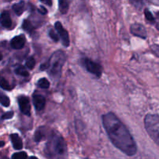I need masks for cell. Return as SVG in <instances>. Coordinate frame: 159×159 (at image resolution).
I'll return each instance as SVG.
<instances>
[{
    "mask_svg": "<svg viewBox=\"0 0 159 159\" xmlns=\"http://www.w3.org/2000/svg\"><path fill=\"white\" fill-rule=\"evenodd\" d=\"M15 73L17 75H18L23 76V77H28V76H29V73H28V71L22 66H20L18 67V68H16Z\"/></svg>",
    "mask_w": 159,
    "mask_h": 159,
    "instance_id": "ffe728a7",
    "label": "cell"
},
{
    "mask_svg": "<svg viewBox=\"0 0 159 159\" xmlns=\"http://www.w3.org/2000/svg\"><path fill=\"white\" fill-rule=\"evenodd\" d=\"M144 15H145V17H146V19L148 20V21L154 22V16L152 15V13L151 12V11L148 10L147 9H146L144 10Z\"/></svg>",
    "mask_w": 159,
    "mask_h": 159,
    "instance_id": "603a6c76",
    "label": "cell"
},
{
    "mask_svg": "<svg viewBox=\"0 0 159 159\" xmlns=\"http://www.w3.org/2000/svg\"><path fill=\"white\" fill-rule=\"evenodd\" d=\"M13 115H14V113L12 111L7 112V113H4V114L2 116V120H9V119H11V118H12Z\"/></svg>",
    "mask_w": 159,
    "mask_h": 159,
    "instance_id": "d4e9b609",
    "label": "cell"
},
{
    "mask_svg": "<svg viewBox=\"0 0 159 159\" xmlns=\"http://www.w3.org/2000/svg\"><path fill=\"white\" fill-rule=\"evenodd\" d=\"M45 152L48 156L62 157L66 154L67 146L60 134L53 131L46 144Z\"/></svg>",
    "mask_w": 159,
    "mask_h": 159,
    "instance_id": "3957f363",
    "label": "cell"
},
{
    "mask_svg": "<svg viewBox=\"0 0 159 159\" xmlns=\"http://www.w3.org/2000/svg\"><path fill=\"white\" fill-rule=\"evenodd\" d=\"M2 55L1 52H0V61H2Z\"/></svg>",
    "mask_w": 159,
    "mask_h": 159,
    "instance_id": "4dcf8cb0",
    "label": "cell"
},
{
    "mask_svg": "<svg viewBox=\"0 0 159 159\" xmlns=\"http://www.w3.org/2000/svg\"><path fill=\"white\" fill-rule=\"evenodd\" d=\"M18 103L20 110L22 113L26 116L31 115V104L28 97L25 96H21L18 98Z\"/></svg>",
    "mask_w": 159,
    "mask_h": 159,
    "instance_id": "52a82bcc",
    "label": "cell"
},
{
    "mask_svg": "<svg viewBox=\"0 0 159 159\" xmlns=\"http://www.w3.org/2000/svg\"><path fill=\"white\" fill-rule=\"evenodd\" d=\"M0 87L5 90L12 89V87H11L10 85H9L8 81L6 80V79H5L3 77H1V76H0Z\"/></svg>",
    "mask_w": 159,
    "mask_h": 159,
    "instance_id": "d6986e66",
    "label": "cell"
},
{
    "mask_svg": "<svg viewBox=\"0 0 159 159\" xmlns=\"http://www.w3.org/2000/svg\"><path fill=\"white\" fill-rule=\"evenodd\" d=\"M130 32L134 36H137V37L143 39H146L147 36L146 29H145L144 26L138 23H133L132 25H131Z\"/></svg>",
    "mask_w": 159,
    "mask_h": 159,
    "instance_id": "ba28073f",
    "label": "cell"
},
{
    "mask_svg": "<svg viewBox=\"0 0 159 159\" xmlns=\"http://www.w3.org/2000/svg\"><path fill=\"white\" fill-rule=\"evenodd\" d=\"M23 28L26 31V32L29 33V34H32L34 31V27L32 25V23L26 20H25L23 22Z\"/></svg>",
    "mask_w": 159,
    "mask_h": 159,
    "instance_id": "2e32d148",
    "label": "cell"
},
{
    "mask_svg": "<svg viewBox=\"0 0 159 159\" xmlns=\"http://www.w3.org/2000/svg\"><path fill=\"white\" fill-rule=\"evenodd\" d=\"M37 85L42 89H48L50 86V82L48 79H45V78H43V79H40L37 81Z\"/></svg>",
    "mask_w": 159,
    "mask_h": 159,
    "instance_id": "e0dca14e",
    "label": "cell"
},
{
    "mask_svg": "<svg viewBox=\"0 0 159 159\" xmlns=\"http://www.w3.org/2000/svg\"><path fill=\"white\" fill-rule=\"evenodd\" d=\"M38 12H40V13L43 14V15H45V14L47 13V9H45L44 6H41L40 8L38 9Z\"/></svg>",
    "mask_w": 159,
    "mask_h": 159,
    "instance_id": "4316f807",
    "label": "cell"
},
{
    "mask_svg": "<svg viewBox=\"0 0 159 159\" xmlns=\"http://www.w3.org/2000/svg\"><path fill=\"white\" fill-rule=\"evenodd\" d=\"M10 140L12 143L14 149L16 150H21L23 148V142L21 138L19 137L17 134H12L10 135Z\"/></svg>",
    "mask_w": 159,
    "mask_h": 159,
    "instance_id": "7c38bea8",
    "label": "cell"
},
{
    "mask_svg": "<svg viewBox=\"0 0 159 159\" xmlns=\"http://www.w3.org/2000/svg\"><path fill=\"white\" fill-rule=\"evenodd\" d=\"M83 63H84L86 69L89 72L94 74L97 77H101V73H102V67L99 64L96 63V62L93 61L88 58H84L83 60Z\"/></svg>",
    "mask_w": 159,
    "mask_h": 159,
    "instance_id": "5b68a950",
    "label": "cell"
},
{
    "mask_svg": "<svg viewBox=\"0 0 159 159\" xmlns=\"http://www.w3.org/2000/svg\"><path fill=\"white\" fill-rule=\"evenodd\" d=\"M43 3H45V4L47 5H49V6H51V1H45V0H43V1H41Z\"/></svg>",
    "mask_w": 159,
    "mask_h": 159,
    "instance_id": "83f0119b",
    "label": "cell"
},
{
    "mask_svg": "<svg viewBox=\"0 0 159 159\" xmlns=\"http://www.w3.org/2000/svg\"><path fill=\"white\" fill-rule=\"evenodd\" d=\"M29 159H38L37 158H36V157H34V156H32V157H31V158H30Z\"/></svg>",
    "mask_w": 159,
    "mask_h": 159,
    "instance_id": "f546056e",
    "label": "cell"
},
{
    "mask_svg": "<svg viewBox=\"0 0 159 159\" xmlns=\"http://www.w3.org/2000/svg\"><path fill=\"white\" fill-rule=\"evenodd\" d=\"M49 37H51V38L52 39V40H54V41H55V42L59 41V36H58V34H56V33L55 32V31L53 30H50V31H49Z\"/></svg>",
    "mask_w": 159,
    "mask_h": 159,
    "instance_id": "cb8c5ba5",
    "label": "cell"
},
{
    "mask_svg": "<svg viewBox=\"0 0 159 159\" xmlns=\"http://www.w3.org/2000/svg\"><path fill=\"white\" fill-rule=\"evenodd\" d=\"M46 130L45 127H40L36 130L34 134V140L36 142H40L41 141L45 139L46 137Z\"/></svg>",
    "mask_w": 159,
    "mask_h": 159,
    "instance_id": "4fadbf2b",
    "label": "cell"
},
{
    "mask_svg": "<svg viewBox=\"0 0 159 159\" xmlns=\"http://www.w3.org/2000/svg\"><path fill=\"white\" fill-rule=\"evenodd\" d=\"M66 61V54L64 51L59 50L53 53L48 63L41 65V69L48 70L50 76L54 79H59L62 73V67Z\"/></svg>",
    "mask_w": 159,
    "mask_h": 159,
    "instance_id": "7a4b0ae2",
    "label": "cell"
},
{
    "mask_svg": "<svg viewBox=\"0 0 159 159\" xmlns=\"http://www.w3.org/2000/svg\"><path fill=\"white\" fill-rule=\"evenodd\" d=\"M25 43H26V38L24 35H19L16 36L11 40L10 45L13 49L20 50L24 47Z\"/></svg>",
    "mask_w": 159,
    "mask_h": 159,
    "instance_id": "9c48e42d",
    "label": "cell"
},
{
    "mask_svg": "<svg viewBox=\"0 0 159 159\" xmlns=\"http://www.w3.org/2000/svg\"><path fill=\"white\" fill-rule=\"evenodd\" d=\"M0 103L5 107H9V105H10V100H9V98L2 93H0Z\"/></svg>",
    "mask_w": 159,
    "mask_h": 159,
    "instance_id": "ac0fdd59",
    "label": "cell"
},
{
    "mask_svg": "<svg viewBox=\"0 0 159 159\" xmlns=\"http://www.w3.org/2000/svg\"><path fill=\"white\" fill-rule=\"evenodd\" d=\"M151 49H152L153 52L156 54V55L159 56V46L158 45H153L151 47Z\"/></svg>",
    "mask_w": 159,
    "mask_h": 159,
    "instance_id": "484cf974",
    "label": "cell"
},
{
    "mask_svg": "<svg viewBox=\"0 0 159 159\" xmlns=\"http://www.w3.org/2000/svg\"><path fill=\"white\" fill-rule=\"evenodd\" d=\"M45 102H46V101H45L44 96L38 94H34L33 96V103H34V106L36 110H38V111L44 109L45 106Z\"/></svg>",
    "mask_w": 159,
    "mask_h": 159,
    "instance_id": "30bf717a",
    "label": "cell"
},
{
    "mask_svg": "<svg viewBox=\"0 0 159 159\" xmlns=\"http://www.w3.org/2000/svg\"><path fill=\"white\" fill-rule=\"evenodd\" d=\"M27 158V155L26 152H18V153H15L12 155V159H26Z\"/></svg>",
    "mask_w": 159,
    "mask_h": 159,
    "instance_id": "44dd1931",
    "label": "cell"
},
{
    "mask_svg": "<svg viewBox=\"0 0 159 159\" xmlns=\"http://www.w3.org/2000/svg\"><path fill=\"white\" fill-rule=\"evenodd\" d=\"M26 65L30 69H33L34 67L35 66V60H34V57H30L29 58H27V60L26 61Z\"/></svg>",
    "mask_w": 159,
    "mask_h": 159,
    "instance_id": "7402d4cb",
    "label": "cell"
},
{
    "mask_svg": "<svg viewBox=\"0 0 159 159\" xmlns=\"http://www.w3.org/2000/svg\"><path fill=\"white\" fill-rule=\"evenodd\" d=\"M144 127L150 138L159 146V115L147 114L144 118Z\"/></svg>",
    "mask_w": 159,
    "mask_h": 159,
    "instance_id": "277c9868",
    "label": "cell"
},
{
    "mask_svg": "<svg viewBox=\"0 0 159 159\" xmlns=\"http://www.w3.org/2000/svg\"><path fill=\"white\" fill-rule=\"evenodd\" d=\"M102 122L109 139L115 148L128 156H132L137 153V144L132 135L113 113L104 114Z\"/></svg>",
    "mask_w": 159,
    "mask_h": 159,
    "instance_id": "6da1fadb",
    "label": "cell"
},
{
    "mask_svg": "<svg viewBox=\"0 0 159 159\" xmlns=\"http://www.w3.org/2000/svg\"><path fill=\"white\" fill-rule=\"evenodd\" d=\"M55 27L56 30L59 33V36L61 37V40H62V43L63 46L69 47L70 46V37H69V34L67 30L64 29L62 26V23L60 22H56L55 23Z\"/></svg>",
    "mask_w": 159,
    "mask_h": 159,
    "instance_id": "8992f818",
    "label": "cell"
},
{
    "mask_svg": "<svg viewBox=\"0 0 159 159\" xmlns=\"http://www.w3.org/2000/svg\"><path fill=\"white\" fill-rule=\"evenodd\" d=\"M59 9L62 14L67 13L69 9V2L67 1H64V0H60L59 2Z\"/></svg>",
    "mask_w": 159,
    "mask_h": 159,
    "instance_id": "9a60e30c",
    "label": "cell"
},
{
    "mask_svg": "<svg viewBox=\"0 0 159 159\" xmlns=\"http://www.w3.org/2000/svg\"><path fill=\"white\" fill-rule=\"evenodd\" d=\"M0 23L5 28H9L12 26V20L8 12L4 11L0 15Z\"/></svg>",
    "mask_w": 159,
    "mask_h": 159,
    "instance_id": "8fae6325",
    "label": "cell"
},
{
    "mask_svg": "<svg viewBox=\"0 0 159 159\" xmlns=\"http://www.w3.org/2000/svg\"><path fill=\"white\" fill-rule=\"evenodd\" d=\"M5 145V142L4 141H0V148L3 147Z\"/></svg>",
    "mask_w": 159,
    "mask_h": 159,
    "instance_id": "f1b7e54d",
    "label": "cell"
},
{
    "mask_svg": "<svg viewBox=\"0 0 159 159\" xmlns=\"http://www.w3.org/2000/svg\"><path fill=\"white\" fill-rule=\"evenodd\" d=\"M12 9H13L14 12H15V13L17 16H20L25 9V3L23 2H20L18 3H16V4L12 6Z\"/></svg>",
    "mask_w": 159,
    "mask_h": 159,
    "instance_id": "5bb4252c",
    "label": "cell"
}]
</instances>
